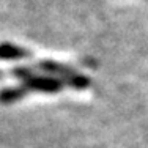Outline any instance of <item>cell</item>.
<instances>
[{
    "instance_id": "cell-2",
    "label": "cell",
    "mask_w": 148,
    "mask_h": 148,
    "mask_svg": "<svg viewBox=\"0 0 148 148\" xmlns=\"http://www.w3.org/2000/svg\"><path fill=\"white\" fill-rule=\"evenodd\" d=\"M22 85L27 90H38V91H44V93H58L63 88L65 84L54 76H40V74H35L33 77H30Z\"/></svg>"
},
{
    "instance_id": "cell-1",
    "label": "cell",
    "mask_w": 148,
    "mask_h": 148,
    "mask_svg": "<svg viewBox=\"0 0 148 148\" xmlns=\"http://www.w3.org/2000/svg\"><path fill=\"white\" fill-rule=\"evenodd\" d=\"M35 68L41 69L44 73H49L52 74L54 77L60 79L65 85H69L73 88H77V90H82V88H87L90 85V79H87L85 76L76 73L73 68L66 65H62L58 62H54V60H40V62L35 65Z\"/></svg>"
},
{
    "instance_id": "cell-3",
    "label": "cell",
    "mask_w": 148,
    "mask_h": 148,
    "mask_svg": "<svg viewBox=\"0 0 148 148\" xmlns=\"http://www.w3.org/2000/svg\"><path fill=\"white\" fill-rule=\"evenodd\" d=\"M29 55H30L29 51H25L24 47H19L17 44H11V43L2 44L3 60H22V58H29Z\"/></svg>"
},
{
    "instance_id": "cell-4",
    "label": "cell",
    "mask_w": 148,
    "mask_h": 148,
    "mask_svg": "<svg viewBox=\"0 0 148 148\" xmlns=\"http://www.w3.org/2000/svg\"><path fill=\"white\" fill-rule=\"evenodd\" d=\"M27 91H29V90H27L24 85L22 87H11V88H5V90H3V95H2V99H3V103H5V104H11V103H14V101L21 99Z\"/></svg>"
}]
</instances>
